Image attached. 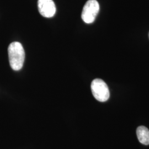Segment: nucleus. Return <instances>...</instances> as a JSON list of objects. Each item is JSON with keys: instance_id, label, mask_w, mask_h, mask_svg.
I'll use <instances>...</instances> for the list:
<instances>
[{"instance_id": "3", "label": "nucleus", "mask_w": 149, "mask_h": 149, "mask_svg": "<svg viewBox=\"0 0 149 149\" xmlns=\"http://www.w3.org/2000/svg\"><path fill=\"white\" fill-rule=\"evenodd\" d=\"M100 11V5L96 0H88L83 8L81 17L84 21L90 24L95 21Z\"/></svg>"}, {"instance_id": "5", "label": "nucleus", "mask_w": 149, "mask_h": 149, "mask_svg": "<svg viewBox=\"0 0 149 149\" xmlns=\"http://www.w3.org/2000/svg\"><path fill=\"white\" fill-rule=\"evenodd\" d=\"M136 134L140 143L145 145H149V129L144 126H140L137 128Z\"/></svg>"}, {"instance_id": "6", "label": "nucleus", "mask_w": 149, "mask_h": 149, "mask_svg": "<svg viewBox=\"0 0 149 149\" xmlns=\"http://www.w3.org/2000/svg\"></svg>"}, {"instance_id": "1", "label": "nucleus", "mask_w": 149, "mask_h": 149, "mask_svg": "<svg viewBox=\"0 0 149 149\" xmlns=\"http://www.w3.org/2000/svg\"><path fill=\"white\" fill-rule=\"evenodd\" d=\"M8 53L11 68L15 71L21 69L25 59V52L21 44L17 42L11 43Z\"/></svg>"}, {"instance_id": "4", "label": "nucleus", "mask_w": 149, "mask_h": 149, "mask_svg": "<svg viewBox=\"0 0 149 149\" xmlns=\"http://www.w3.org/2000/svg\"><path fill=\"white\" fill-rule=\"evenodd\" d=\"M38 10L42 16L47 18L53 17L56 12V6L53 0H38Z\"/></svg>"}, {"instance_id": "2", "label": "nucleus", "mask_w": 149, "mask_h": 149, "mask_svg": "<svg viewBox=\"0 0 149 149\" xmlns=\"http://www.w3.org/2000/svg\"><path fill=\"white\" fill-rule=\"evenodd\" d=\"M91 87L92 94L97 101L104 102L109 99L110 96L109 88L103 80L99 79L93 80Z\"/></svg>"}]
</instances>
